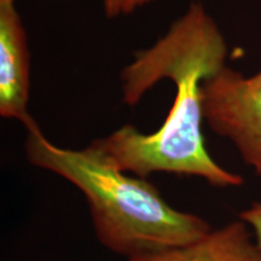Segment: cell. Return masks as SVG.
<instances>
[{"instance_id": "6da1fadb", "label": "cell", "mask_w": 261, "mask_h": 261, "mask_svg": "<svg viewBox=\"0 0 261 261\" xmlns=\"http://www.w3.org/2000/svg\"><path fill=\"white\" fill-rule=\"evenodd\" d=\"M227 45L220 29L200 3L152 47L137 54L123 69V100L136 106L159 80L175 84L174 102L162 126L144 135L125 125L91 146L113 167L146 178L156 172L200 177L218 188L241 187L243 178L221 167L205 149L202 85L225 67Z\"/></svg>"}, {"instance_id": "7a4b0ae2", "label": "cell", "mask_w": 261, "mask_h": 261, "mask_svg": "<svg viewBox=\"0 0 261 261\" xmlns=\"http://www.w3.org/2000/svg\"><path fill=\"white\" fill-rule=\"evenodd\" d=\"M25 128L28 161L83 192L97 238L112 252L127 259L144 256L195 242L212 230L202 218L168 204L146 178L119 171L91 146L60 148L42 135L35 121Z\"/></svg>"}, {"instance_id": "3957f363", "label": "cell", "mask_w": 261, "mask_h": 261, "mask_svg": "<svg viewBox=\"0 0 261 261\" xmlns=\"http://www.w3.org/2000/svg\"><path fill=\"white\" fill-rule=\"evenodd\" d=\"M202 107L212 130L230 139L261 175V71L243 76L225 65L202 85Z\"/></svg>"}, {"instance_id": "277c9868", "label": "cell", "mask_w": 261, "mask_h": 261, "mask_svg": "<svg viewBox=\"0 0 261 261\" xmlns=\"http://www.w3.org/2000/svg\"><path fill=\"white\" fill-rule=\"evenodd\" d=\"M29 52L14 0L0 2V115L28 126Z\"/></svg>"}, {"instance_id": "5b68a950", "label": "cell", "mask_w": 261, "mask_h": 261, "mask_svg": "<svg viewBox=\"0 0 261 261\" xmlns=\"http://www.w3.org/2000/svg\"><path fill=\"white\" fill-rule=\"evenodd\" d=\"M128 261H261V248L240 219L211 230L195 242Z\"/></svg>"}, {"instance_id": "8992f818", "label": "cell", "mask_w": 261, "mask_h": 261, "mask_svg": "<svg viewBox=\"0 0 261 261\" xmlns=\"http://www.w3.org/2000/svg\"><path fill=\"white\" fill-rule=\"evenodd\" d=\"M150 2L152 0H103V4L107 15L109 17H116L119 15H128Z\"/></svg>"}, {"instance_id": "52a82bcc", "label": "cell", "mask_w": 261, "mask_h": 261, "mask_svg": "<svg viewBox=\"0 0 261 261\" xmlns=\"http://www.w3.org/2000/svg\"><path fill=\"white\" fill-rule=\"evenodd\" d=\"M240 219L252 227L255 242L261 248V202H254L249 208L241 212Z\"/></svg>"}, {"instance_id": "ba28073f", "label": "cell", "mask_w": 261, "mask_h": 261, "mask_svg": "<svg viewBox=\"0 0 261 261\" xmlns=\"http://www.w3.org/2000/svg\"><path fill=\"white\" fill-rule=\"evenodd\" d=\"M0 2H3V0H0Z\"/></svg>"}]
</instances>
